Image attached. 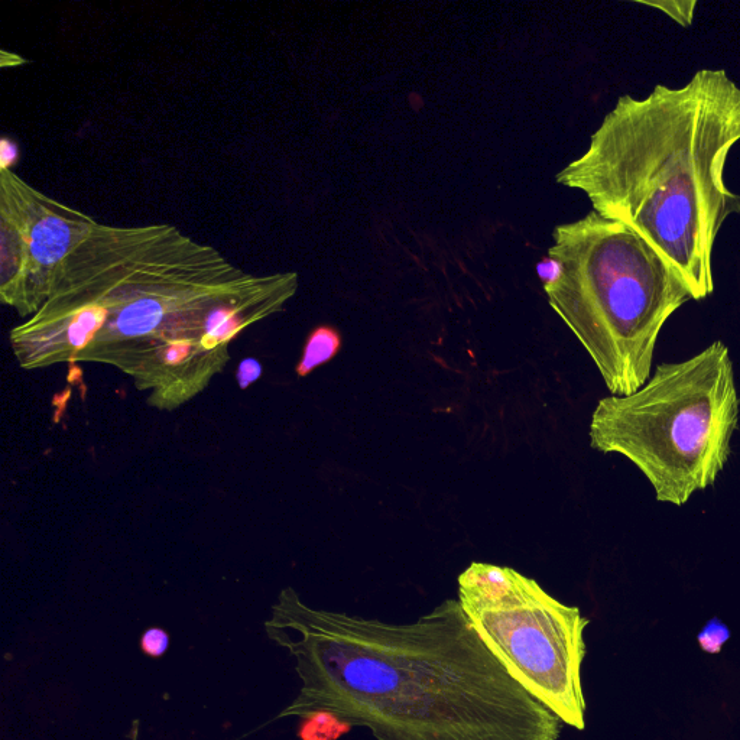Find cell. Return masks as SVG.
Segmentation results:
<instances>
[{"instance_id": "6da1fadb", "label": "cell", "mask_w": 740, "mask_h": 740, "mask_svg": "<svg viewBox=\"0 0 740 740\" xmlns=\"http://www.w3.org/2000/svg\"><path fill=\"white\" fill-rule=\"evenodd\" d=\"M265 631L301 681L284 717L327 714L375 740L560 739L563 722L508 673L459 600L398 625L313 608L285 587Z\"/></svg>"}, {"instance_id": "5b68a950", "label": "cell", "mask_w": 740, "mask_h": 740, "mask_svg": "<svg viewBox=\"0 0 740 740\" xmlns=\"http://www.w3.org/2000/svg\"><path fill=\"white\" fill-rule=\"evenodd\" d=\"M739 412L732 357L717 340L683 362L658 365L634 394L600 399L590 446L631 460L658 502L683 506L725 469Z\"/></svg>"}, {"instance_id": "7a4b0ae2", "label": "cell", "mask_w": 740, "mask_h": 740, "mask_svg": "<svg viewBox=\"0 0 740 740\" xmlns=\"http://www.w3.org/2000/svg\"><path fill=\"white\" fill-rule=\"evenodd\" d=\"M298 275L252 277L171 226H102L87 217L41 278L53 292L103 305L107 320L76 363L112 366L146 404L175 411L229 365V347L258 323L255 307L284 310Z\"/></svg>"}, {"instance_id": "9c48e42d", "label": "cell", "mask_w": 740, "mask_h": 740, "mask_svg": "<svg viewBox=\"0 0 740 740\" xmlns=\"http://www.w3.org/2000/svg\"><path fill=\"white\" fill-rule=\"evenodd\" d=\"M730 635H732V632H730L729 626L720 621L719 618H713L703 626L700 634L697 635V642L707 654L717 655L722 652L726 642L730 639Z\"/></svg>"}, {"instance_id": "52a82bcc", "label": "cell", "mask_w": 740, "mask_h": 740, "mask_svg": "<svg viewBox=\"0 0 740 740\" xmlns=\"http://www.w3.org/2000/svg\"><path fill=\"white\" fill-rule=\"evenodd\" d=\"M524 574L509 567L472 563L459 577V602L464 612L508 602L518 592Z\"/></svg>"}, {"instance_id": "ba28073f", "label": "cell", "mask_w": 740, "mask_h": 740, "mask_svg": "<svg viewBox=\"0 0 740 740\" xmlns=\"http://www.w3.org/2000/svg\"><path fill=\"white\" fill-rule=\"evenodd\" d=\"M342 334L333 326H318L310 331L303 347V355L295 366L298 378L313 373L331 362L342 349Z\"/></svg>"}, {"instance_id": "7c38bea8", "label": "cell", "mask_w": 740, "mask_h": 740, "mask_svg": "<svg viewBox=\"0 0 740 740\" xmlns=\"http://www.w3.org/2000/svg\"><path fill=\"white\" fill-rule=\"evenodd\" d=\"M262 372H264V368H262V363L258 359H253V357L243 359L239 363L238 370H236V381H238L239 388L246 391L249 386L261 379Z\"/></svg>"}, {"instance_id": "8992f818", "label": "cell", "mask_w": 740, "mask_h": 740, "mask_svg": "<svg viewBox=\"0 0 740 740\" xmlns=\"http://www.w3.org/2000/svg\"><path fill=\"white\" fill-rule=\"evenodd\" d=\"M486 647L563 725L586 729L582 667L589 619L525 576L508 602L464 612Z\"/></svg>"}, {"instance_id": "5bb4252c", "label": "cell", "mask_w": 740, "mask_h": 740, "mask_svg": "<svg viewBox=\"0 0 740 740\" xmlns=\"http://www.w3.org/2000/svg\"><path fill=\"white\" fill-rule=\"evenodd\" d=\"M18 161V145L9 138H2V141H0V168H2V171H12Z\"/></svg>"}, {"instance_id": "277c9868", "label": "cell", "mask_w": 740, "mask_h": 740, "mask_svg": "<svg viewBox=\"0 0 740 740\" xmlns=\"http://www.w3.org/2000/svg\"><path fill=\"white\" fill-rule=\"evenodd\" d=\"M548 256L563 275L544 287L548 303L599 369L612 395L651 378L668 318L693 300L674 266L622 223L596 212L555 227Z\"/></svg>"}, {"instance_id": "4fadbf2b", "label": "cell", "mask_w": 740, "mask_h": 740, "mask_svg": "<svg viewBox=\"0 0 740 740\" xmlns=\"http://www.w3.org/2000/svg\"><path fill=\"white\" fill-rule=\"evenodd\" d=\"M537 274L541 279L542 285L548 287V285H553L554 282H557L561 275H563V265L557 259L547 256V258L538 262Z\"/></svg>"}, {"instance_id": "8fae6325", "label": "cell", "mask_w": 740, "mask_h": 740, "mask_svg": "<svg viewBox=\"0 0 740 740\" xmlns=\"http://www.w3.org/2000/svg\"><path fill=\"white\" fill-rule=\"evenodd\" d=\"M170 648V635L162 628L146 629L141 638V649L144 654L151 658H161L167 654Z\"/></svg>"}, {"instance_id": "30bf717a", "label": "cell", "mask_w": 740, "mask_h": 740, "mask_svg": "<svg viewBox=\"0 0 740 740\" xmlns=\"http://www.w3.org/2000/svg\"><path fill=\"white\" fill-rule=\"evenodd\" d=\"M639 3L651 8L660 9L662 14L670 16L673 21L681 27H690L693 24L694 14H696L697 0H661V2H644Z\"/></svg>"}, {"instance_id": "3957f363", "label": "cell", "mask_w": 740, "mask_h": 740, "mask_svg": "<svg viewBox=\"0 0 740 740\" xmlns=\"http://www.w3.org/2000/svg\"><path fill=\"white\" fill-rule=\"evenodd\" d=\"M739 141L740 87L725 70L703 68L683 87L619 97L587 151L555 180L647 240L701 301L714 292L720 229L740 214V196L725 181Z\"/></svg>"}]
</instances>
